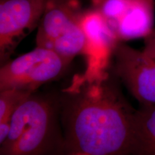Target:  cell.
<instances>
[{"label":"cell","instance_id":"7","mask_svg":"<svg viewBox=\"0 0 155 155\" xmlns=\"http://www.w3.org/2000/svg\"><path fill=\"white\" fill-rule=\"evenodd\" d=\"M48 0H0V62L9 58L25 37L38 27Z\"/></svg>","mask_w":155,"mask_h":155},{"label":"cell","instance_id":"1","mask_svg":"<svg viewBox=\"0 0 155 155\" xmlns=\"http://www.w3.org/2000/svg\"><path fill=\"white\" fill-rule=\"evenodd\" d=\"M110 62L86 61L84 72L61 91L64 154H136V109L122 94Z\"/></svg>","mask_w":155,"mask_h":155},{"label":"cell","instance_id":"8","mask_svg":"<svg viewBox=\"0 0 155 155\" xmlns=\"http://www.w3.org/2000/svg\"><path fill=\"white\" fill-rule=\"evenodd\" d=\"M81 25L87 40L86 61H111L114 49L121 42L106 19L91 7L83 11Z\"/></svg>","mask_w":155,"mask_h":155},{"label":"cell","instance_id":"6","mask_svg":"<svg viewBox=\"0 0 155 155\" xmlns=\"http://www.w3.org/2000/svg\"><path fill=\"white\" fill-rule=\"evenodd\" d=\"M121 42L145 38L154 30V0H91Z\"/></svg>","mask_w":155,"mask_h":155},{"label":"cell","instance_id":"9","mask_svg":"<svg viewBox=\"0 0 155 155\" xmlns=\"http://www.w3.org/2000/svg\"><path fill=\"white\" fill-rule=\"evenodd\" d=\"M134 127L135 154L155 155V104L136 110Z\"/></svg>","mask_w":155,"mask_h":155},{"label":"cell","instance_id":"3","mask_svg":"<svg viewBox=\"0 0 155 155\" xmlns=\"http://www.w3.org/2000/svg\"><path fill=\"white\" fill-rule=\"evenodd\" d=\"M80 0H48L38 27L36 45L55 52L69 62L86 55L87 40L81 25Z\"/></svg>","mask_w":155,"mask_h":155},{"label":"cell","instance_id":"11","mask_svg":"<svg viewBox=\"0 0 155 155\" xmlns=\"http://www.w3.org/2000/svg\"><path fill=\"white\" fill-rule=\"evenodd\" d=\"M143 52L150 57L155 59V28L144 38V47Z\"/></svg>","mask_w":155,"mask_h":155},{"label":"cell","instance_id":"12","mask_svg":"<svg viewBox=\"0 0 155 155\" xmlns=\"http://www.w3.org/2000/svg\"><path fill=\"white\" fill-rule=\"evenodd\" d=\"M11 127V119L0 122V144L8 137Z\"/></svg>","mask_w":155,"mask_h":155},{"label":"cell","instance_id":"2","mask_svg":"<svg viewBox=\"0 0 155 155\" xmlns=\"http://www.w3.org/2000/svg\"><path fill=\"white\" fill-rule=\"evenodd\" d=\"M58 116V98L32 94L12 116L8 137L0 144V155L64 154Z\"/></svg>","mask_w":155,"mask_h":155},{"label":"cell","instance_id":"4","mask_svg":"<svg viewBox=\"0 0 155 155\" xmlns=\"http://www.w3.org/2000/svg\"><path fill=\"white\" fill-rule=\"evenodd\" d=\"M71 62L55 52L37 47L1 65L0 91L16 88L35 93L65 73Z\"/></svg>","mask_w":155,"mask_h":155},{"label":"cell","instance_id":"10","mask_svg":"<svg viewBox=\"0 0 155 155\" xmlns=\"http://www.w3.org/2000/svg\"><path fill=\"white\" fill-rule=\"evenodd\" d=\"M32 94L16 88L0 91V122L10 120L15 111Z\"/></svg>","mask_w":155,"mask_h":155},{"label":"cell","instance_id":"5","mask_svg":"<svg viewBox=\"0 0 155 155\" xmlns=\"http://www.w3.org/2000/svg\"><path fill=\"white\" fill-rule=\"evenodd\" d=\"M110 68L141 106L154 105V58L121 42L112 53Z\"/></svg>","mask_w":155,"mask_h":155}]
</instances>
